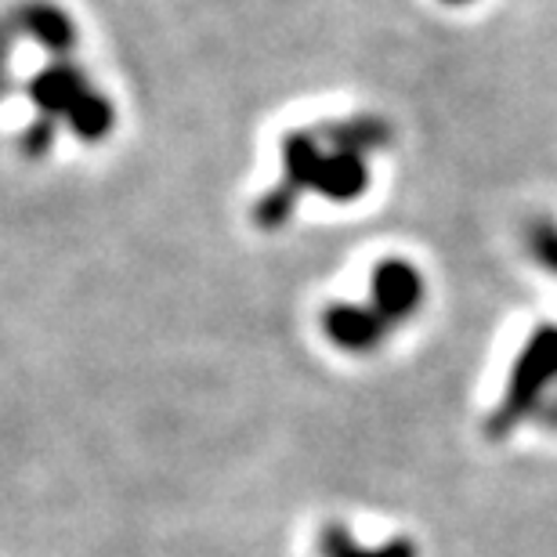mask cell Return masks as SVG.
I'll list each match as a JSON object with an SVG mask.
<instances>
[{"instance_id":"1","label":"cell","mask_w":557,"mask_h":557,"mask_svg":"<svg viewBox=\"0 0 557 557\" xmlns=\"http://www.w3.org/2000/svg\"><path fill=\"white\" fill-rule=\"evenodd\" d=\"M557 387V326H540L521 348L515 370H510L507 395L488 420V434L504 438L521 420L540 417L547 398Z\"/></svg>"},{"instance_id":"2","label":"cell","mask_w":557,"mask_h":557,"mask_svg":"<svg viewBox=\"0 0 557 557\" xmlns=\"http://www.w3.org/2000/svg\"><path fill=\"white\" fill-rule=\"evenodd\" d=\"M294 163L305 166L308 174H319V156L308 149L305 138H297V149L289 145V166H294ZM362 174H366V166H344V163H341V156H333L330 166H326V171H322V177H319V185H326L330 193H351V196H355V193L362 188V182H366Z\"/></svg>"},{"instance_id":"3","label":"cell","mask_w":557,"mask_h":557,"mask_svg":"<svg viewBox=\"0 0 557 557\" xmlns=\"http://www.w3.org/2000/svg\"><path fill=\"white\" fill-rule=\"evenodd\" d=\"M529 253L543 264V269L557 275V225H550V221H536V225L529 228Z\"/></svg>"},{"instance_id":"4","label":"cell","mask_w":557,"mask_h":557,"mask_svg":"<svg viewBox=\"0 0 557 557\" xmlns=\"http://www.w3.org/2000/svg\"><path fill=\"white\" fill-rule=\"evenodd\" d=\"M540 420L547 423V428H557V387H554V395L547 398V406L540 409Z\"/></svg>"}]
</instances>
